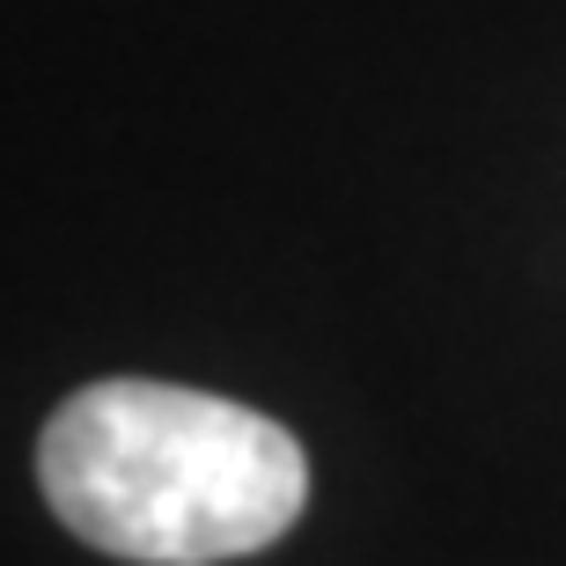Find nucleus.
<instances>
[{"instance_id":"f257e3e1","label":"nucleus","mask_w":566,"mask_h":566,"mask_svg":"<svg viewBox=\"0 0 566 566\" xmlns=\"http://www.w3.org/2000/svg\"><path fill=\"white\" fill-rule=\"evenodd\" d=\"M38 485L82 545L133 566H221L280 545L310 457L280 420L147 376L82 382L38 434Z\"/></svg>"}]
</instances>
